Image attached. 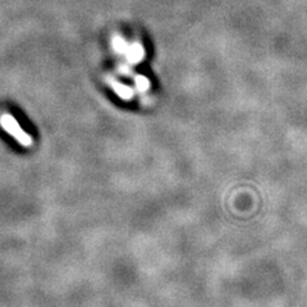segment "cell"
I'll list each match as a JSON object with an SVG mask.
<instances>
[{"instance_id":"1","label":"cell","mask_w":307,"mask_h":307,"mask_svg":"<svg viewBox=\"0 0 307 307\" xmlns=\"http://www.w3.org/2000/svg\"><path fill=\"white\" fill-rule=\"evenodd\" d=\"M0 124H2V127H3L4 129H6L7 132H8V134L13 137V139H16L17 141L22 145V146H25V147L32 146V144H33L32 137L28 136L25 130L19 127L18 122H17V120L14 119L12 115L4 114L3 117H2V119H0Z\"/></svg>"}]
</instances>
